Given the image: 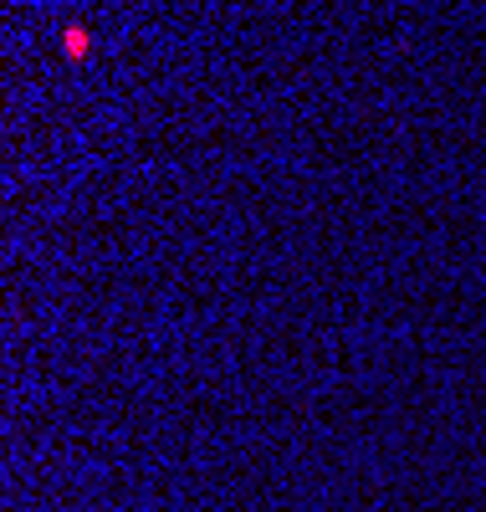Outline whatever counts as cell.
I'll return each mask as SVG.
<instances>
[{"label": "cell", "mask_w": 486, "mask_h": 512, "mask_svg": "<svg viewBox=\"0 0 486 512\" xmlns=\"http://www.w3.org/2000/svg\"><path fill=\"white\" fill-rule=\"evenodd\" d=\"M67 52H72V57L87 52V31H82V26H67Z\"/></svg>", "instance_id": "6da1fadb"}]
</instances>
